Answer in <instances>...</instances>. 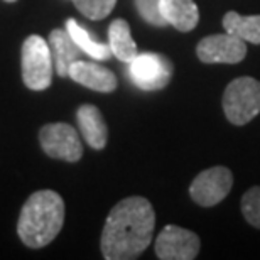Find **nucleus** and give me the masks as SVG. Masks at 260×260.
Here are the masks:
<instances>
[{"mask_svg":"<svg viewBox=\"0 0 260 260\" xmlns=\"http://www.w3.org/2000/svg\"><path fill=\"white\" fill-rule=\"evenodd\" d=\"M155 213L149 200L128 196L108 213L102 232V253L107 260L140 257L152 242Z\"/></svg>","mask_w":260,"mask_h":260,"instance_id":"obj_1","label":"nucleus"},{"mask_svg":"<svg viewBox=\"0 0 260 260\" xmlns=\"http://www.w3.org/2000/svg\"><path fill=\"white\" fill-rule=\"evenodd\" d=\"M64 225V201L56 191H36L20 210L17 233L29 248H43L59 235Z\"/></svg>","mask_w":260,"mask_h":260,"instance_id":"obj_2","label":"nucleus"},{"mask_svg":"<svg viewBox=\"0 0 260 260\" xmlns=\"http://www.w3.org/2000/svg\"><path fill=\"white\" fill-rule=\"evenodd\" d=\"M223 112L233 125H245L260 113V81L252 76L233 80L223 93Z\"/></svg>","mask_w":260,"mask_h":260,"instance_id":"obj_3","label":"nucleus"},{"mask_svg":"<svg viewBox=\"0 0 260 260\" xmlns=\"http://www.w3.org/2000/svg\"><path fill=\"white\" fill-rule=\"evenodd\" d=\"M53 54L41 36H29L22 44V81L29 90L43 91L53 81Z\"/></svg>","mask_w":260,"mask_h":260,"instance_id":"obj_4","label":"nucleus"},{"mask_svg":"<svg viewBox=\"0 0 260 260\" xmlns=\"http://www.w3.org/2000/svg\"><path fill=\"white\" fill-rule=\"evenodd\" d=\"M41 147L49 157L78 162L83 155V145L80 135L70 123L56 122L48 123L39 130Z\"/></svg>","mask_w":260,"mask_h":260,"instance_id":"obj_5","label":"nucleus"},{"mask_svg":"<svg viewBox=\"0 0 260 260\" xmlns=\"http://www.w3.org/2000/svg\"><path fill=\"white\" fill-rule=\"evenodd\" d=\"M130 78L140 90L157 91L169 85L173 78V63L162 54L142 53L130 61Z\"/></svg>","mask_w":260,"mask_h":260,"instance_id":"obj_6","label":"nucleus"},{"mask_svg":"<svg viewBox=\"0 0 260 260\" xmlns=\"http://www.w3.org/2000/svg\"><path fill=\"white\" fill-rule=\"evenodd\" d=\"M233 186V174L225 166H216L201 171L189 186V194L196 205L203 208L221 203Z\"/></svg>","mask_w":260,"mask_h":260,"instance_id":"obj_7","label":"nucleus"},{"mask_svg":"<svg viewBox=\"0 0 260 260\" xmlns=\"http://www.w3.org/2000/svg\"><path fill=\"white\" fill-rule=\"evenodd\" d=\"M196 54L200 61L206 64L226 63L237 64L245 59L247 43L233 34H211L203 38L196 46Z\"/></svg>","mask_w":260,"mask_h":260,"instance_id":"obj_8","label":"nucleus"},{"mask_svg":"<svg viewBox=\"0 0 260 260\" xmlns=\"http://www.w3.org/2000/svg\"><path fill=\"white\" fill-rule=\"evenodd\" d=\"M200 237L186 228L168 225L155 238V255L160 260H193L200 253Z\"/></svg>","mask_w":260,"mask_h":260,"instance_id":"obj_9","label":"nucleus"},{"mask_svg":"<svg viewBox=\"0 0 260 260\" xmlns=\"http://www.w3.org/2000/svg\"><path fill=\"white\" fill-rule=\"evenodd\" d=\"M70 78L73 81L100 93L115 91V88L118 85L117 76L108 68L96 63H88V61H80V59L71 64Z\"/></svg>","mask_w":260,"mask_h":260,"instance_id":"obj_10","label":"nucleus"},{"mask_svg":"<svg viewBox=\"0 0 260 260\" xmlns=\"http://www.w3.org/2000/svg\"><path fill=\"white\" fill-rule=\"evenodd\" d=\"M76 120L83 139L91 149L102 150L105 147L108 140V127L98 107L90 105V103L81 105L76 112Z\"/></svg>","mask_w":260,"mask_h":260,"instance_id":"obj_11","label":"nucleus"},{"mask_svg":"<svg viewBox=\"0 0 260 260\" xmlns=\"http://www.w3.org/2000/svg\"><path fill=\"white\" fill-rule=\"evenodd\" d=\"M49 48L51 54H53V63L54 70L61 78L70 76V68L75 61L80 59L83 51L80 46L75 43V39L71 38L70 32L63 29H54L49 34Z\"/></svg>","mask_w":260,"mask_h":260,"instance_id":"obj_12","label":"nucleus"},{"mask_svg":"<svg viewBox=\"0 0 260 260\" xmlns=\"http://www.w3.org/2000/svg\"><path fill=\"white\" fill-rule=\"evenodd\" d=\"M160 12L166 22L181 32L193 30L200 20V10L193 0H160Z\"/></svg>","mask_w":260,"mask_h":260,"instance_id":"obj_13","label":"nucleus"},{"mask_svg":"<svg viewBox=\"0 0 260 260\" xmlns=\"http://www.w3.org/2000/svg\"><path fill=\"white\" fill-rule=\"evenodd\" d=\"M108 44H110L112 54L123 63H130L139 54L137 44L134 43L130 34V25L127 20L115 19L108 27Z\"/></svg>","mask_w":260,"mask_h":260,"instance_id":"obj_14","label":"nucleus"},{"mask_svg":"<svg viewBox=\"0 0 260 260\" xmlns=\"http://www.w3.org/2000/svg\"><path fill=\"white\" fill-rule=\"evenodd\" d=\"M223 27L228 34L240 38L245 43L260 44V15H243L237 12H226L223 17Z\"/></svg>","mask_w":260,"mask_h":260,"instance_id":"obj_15","label":"nucleus"},{"mask_svg":"<svg viewBox=\"0 0 260 260\" xmlns=\"http://www.w3.org/2000/svg\"><path fill=\"white\" fill-rule=\"evenodd\" d=\"M66 30L70 32V36L75 39V43L80 46V49L85 54L91 56L93 59L98 61H107L112 56L110 44H103L93 39V36L88 32L85 27H81L75 19H68L66 20Z\"/></svg>","mask_w":260,"mask_h":260,"instance_id":"obj_16","label":"nucleus"},{"mask_svg":"<svg viewBox=\"0 0 260 260\" xmlns=\"http://www.w3.org/2000/svg\"><path fill=\"white\" fill-rule=\"evenodd\" d=\"M76 9L91 20H102L115 7L117 0H73Z\"/></svg>","mask_w":260,"mask_h":260,"instance_id":"obj_17","label":"nucleus"},{"mask_svg":"<svg viewBox=\"0 0 260 260\" xmlns=\"http://www.w3.org/2000/svg\"><path fill=\"white\" fill-rule=\"evenodd\" d=\"M242 213L252 226L260 228V186H253L243 194Z\"/></svg>","mask_w":260,"mask_h":260,"instance_id":"obj_18","label":"nucleus"},{"mask_svg":"<svg viewBox=\"0 0 260 260\" xmlns=\"http://www.w3.org/2000/svg\"><path fill=\"white\" fill-rule=\"evenodd\" d=\"M137 12L140 14L145 22L155 27H162L166 22L162 12H160V0H134Z\"/></svg>","mask_w":260,"mask_h":260,"instance_id":"obj_19","label":"nucleus"},{"mask_svg":"<svg viewBox=\"0 0 260 260\" xmlns=\"http://www.w3.org/2000/svg\"><path fill=\"white\" fill-rule=\"evenodd\" d=\"M5 2H17V0H5Z\"/></svg>","mask_w":260,"mask_h":260,"instance_id":"obj_20","label":"nucleus"}]
</instances>
